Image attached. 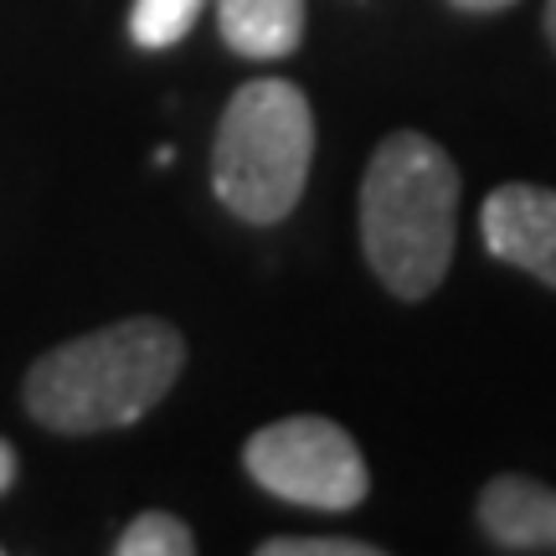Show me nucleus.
I'll return each mask as SVG.
<instances>
[{
  "mask_svg": "<svg viewBox=\"0 0 556 556\" xmlns=\"http://www.w3.org/2000/svg\"><path fill=\"white\" fill-rule=\"evenodd\" d=\"M479 232L490 258L510 263L536 283L556 289V191L552 186H531V180H510L495 186L484 206H479Z\"/></svg>",
  "mask_w": 556,
  "mask_h": 556,
  "instance_id": "obj_5",
  "label": "nucleus"
},
{
  "mask_svg": "<svg viewBox=\"0 0 556 556\" xmlns=\"http://www.w3.org/2000/svg\"><path fill=\"white\" fill-rule=\"evenodd\" d=\"M217 31L238 58H289L304 37V0H217Z\"/></svg>",
  "mask_w": 556,
  "mask_h": 556,
  "instance_id": "obj_7",
  "label": "nucleus"
},
{
  "mask_svg": "<svg viewBox=\"0 0 556 556\" xmlns=\"http://www.w3.org/2000/svg\"><path fill=\"white\" fill-rule=\"evenodd\" d=\"M458 238V165L438 139L397 129L361 176V253L387 294L428 299L448 278Z\"/></svg>",
  "mask_w": 556,
  "mask_h": 556,
  "instance_id": "obj_2",
  "label": "nucleus"
},
{
  "mask_svg": "<svg viewBox=\"0 0 556 556\" xmlns=\"http://www.w3.org/2000/svg\"><path fill=\"white\" fill-rule=\"evenodd\" d=\"M242 469L274 500L309 505V510H356L371 490L356 438L330 417L309 413L258 428L242 443Z\"/></svg>",
  "mask_w": 556,
  "mask_h": 556,
  "instance_id": "obj_4",
  "label": "nucleus"
},
{
  "mask_svg": "<svg viewBox=\"0 0 556 556\" xmlns=\"http://www.w3.org/2000/svg\"><path fill=\"white\" fill-rule=\"evenodd\" d=\"M201 5H206V0H135V11H129V37H135L144 52L176 47V41L197 26Z\"/></svg>",
  "mask_w": 556,
  "mask_h": 556,
  "instance_id": "obj_9",
  "label": "nucleus"
},
{
  "mask_svg": "<svg viewBox=\"0 0 556 556\" xmlns=\"http://www.w3.org/2000/svg\"><path fill=\"white\" fill-rule=\"evenodd\" d=\"M541 31H546V41H552V52H556V0H546V16H541Z\"/></svg>",
  "mask_w": 556,
  "mask_h": 556,
  "instance_id": "obj_13",
  "label": "nucleus"
},
{
  "mask_svg": "<svg viewBox=\"0 0 556 556\" xmlns=\"http://www.w3.org/2000/svg\"><path fill=\"white\" fill-rule=\"evenodd\" d=\"M315 160V114L289 78H253L227 99L212 144V191L238 222L274 227L299 206Z\"/></svg>",
  "mask_w": 556,
  "mask_h": 556,
  "instance_id": "obj_3",
  "label": "nucleus"
},
{
  "mask_svg": "<svg viewBox=\"0 0 556 556\" xmlns=\"http://www.w3.org/2000/svg\"><path fill=\"white\" fill-rule=\"evenodd\" d=\"M258 556H381V546L351 536H274L258 546Z\"/></svg>",
  "mask_w": 556,
  "mask_h": 556,
  "instance_id": "obj_10",
  "label": "nucleus"
},
{
  "mask_svg": "<svg viewBox=\"0 0 556 556\" xmlns=\"http://www.w3.org/2000/svg\"><path fill=\"white\" fill-rule=\"evenodd\" d=\"M11 479H16V448L0 438V490H11Z\"/></svg>",
  "mask_w": 556,
  "mask_h": 556,
  "instance_id": "obj_11",
  "label": "nucleus"
},
{
  "mask_svg": "<svg viewBox=\"0 0 556 556\" xmlns=\"http://www.w3.org/2000/svg\"><path fill=\"white\" fill-rule=\"evenodd\" d=\"M454 11H510L516 0H448Z\"/></svg>",
  "mask_w": 556,
  "mask_h": 556,
  "instance_id": "obj_12",
  "label": "nucleus"
},
{
  "mask_svg": "<svg viewBox=\"0 0 556 556\" xmlns=\"http://www.w3.org/2000/svg\"><path fill=\"white\" fill-rule=\"evenodd\" d=\"M114 552L119 556H191L197 552V536H191V526L180 516H170V510H144V516H135L119 531Z\"/></svg>",
  "mask_w": 556,
  "mask_h": 556,
  "instance_id": "obj_8",
  "label": "nucleus"
},
{
  "mask_svg": "<svg viewBox=\"0 0 556 556\" xmlns=\"http://www.w3.org/2000/svg\"><path fill=\"white\" fill-rule=\"evenodd\" d=\"M186 340L170 319L139 315L103 325L37 356L26 371V413L67 438L129 428L180 381Z\"/></svg>",
  "mask_w": 556,
  "mask_h": 556,
  "instance_id": "obj_1",
  "label": "nucleus"
},
{
  "mask_svg": "<svg viewBox=\"0 0 556 556\" xmlns=\"http://www.w3.org/2000/svg\"><path fill=\"white\" fill-rule=\"evenodd\" d=\"M479 531L500 552L556 556V490L526 475H495L475 500Z\"/></svg>",
  "mask_w": 556,
  "mask_h": 556,
  "instance_id": "obj_6",
  "label": "nucleus"
}]
</instances>
